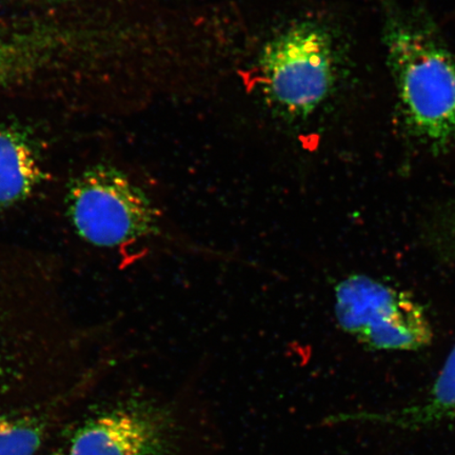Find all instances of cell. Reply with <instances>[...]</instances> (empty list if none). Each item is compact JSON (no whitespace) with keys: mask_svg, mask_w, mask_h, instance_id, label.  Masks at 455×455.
Listing matches in <instances>:
<instances>
[{"mask_svg":"<svg viewBox=\"0 0 455 455\" xmlns=\"http://www.w3.org/2000/svg\"><path fill=\"white\" fill-rule=\"evenodd\" d=\"M68 204L78 235L95 246L118 247L158 231L150 198L116 169L85 171L72 186Z\"/></svg>","mask_w":455,"mask_h":455,"instance_id":"cell-5","label":"cell"},{"mask_svg":"<svg viewBox=\"0 0 455 455\" xmlns=\"http://www.w3.org/2000/svg\"><path fill=\"white\" fill-rule=\"evenodd\" d=\"M49 455H69V454H67V453L62 452V451H57V452H54V453L49 454Z\"/></svg>","mask_w":455,"mask_h":455,"instance_id":"cell-11","label":"cell"},{"mask_svg":"<svg viewBox=\"0 0 455 455\" xmlns=\"http://www.w3.org/2000/svg\"><path fill=\"white\" fill-rule=\"evenodd\" d=\"M42 179L41 164L26 135L0 127V206L24 201Z\"/></svg>","mask_w":455,"mask_h":455,"instance_id":"cell-8","label":"cell"},{"mask_svg":"<svg viewBox=\"0 0 455 455\" xmlns=\"http://www.w3.org/2000/svg\"><path fill=\"white\" fill-rule=\"evenodd\" d=\"M332 51L327 32L312 22H300L273 38L260 59L272 105L289 117L310 116L331 90Z\"/></svg>","mask_w":455,"mask_h":455,"instance_id":"cell-3","label":"cell"},{"mask_svg":"<svg viewBox=\"0 0 455 455\" xmlns=\"http://www.w3.org/2000/svg\"><path fill=\"white\" fill-rule=\"evenodd\" d=\"M52 37L42 33L0 30V84L24 76L52 54Z\"/></svg>","mask_w":455,"mask_h":455,"instance_id":"cell-9","label":"cell"},{"mask_svg":"<svg viewBox=\"0 0 455 455\" xmlns=\"http://www.w3.org/2000/svg\"><path fill=\"white\" fill-rule=\"evenodd\" d=\"M69 455H176L175 420L159 403H126L85 423Z\"/></svg>","mask_w":455,"mask_h":455,"instance_id":"cell-6","label":"cell"},{"mask_svg":"<svg viewBox=\"0 0 455 455\" xmlns=\"http://www.w3.org/2000/svg\"><path fill=\"white\" fill-rule=\"evenodd\" d=\"M339 326L358 343L378 351H417L431 344L434 330L411 295L363 275L335 288Z\"/></svg>","mask_w":455,"mask_h":455,"instance_id":"cell-2","label":"cell"},{"mask_svg":"<svg viewBox=\"0 0 455 455\" xmlns=\"http://www.w3.org/2000/svg\"><path fill=\"white\" fill-rule=\"evenodd\" d=\"M418 431L455 424V345L430 391L422 400L379 412L343 413L334 422Z\"/></svg>","mask_w":455,"mask_h":455,"instance_id":"cell-7","label":"cell"},{"mask_svg":"<svg viewBox=\"0 0 455 455\" xmlns=\"http://www.w3.org/2000/svg\"><path fill=\"white\" fill-rule=\"evenodd\" d=\"M44 432L43 424L33 418H0V455H34Z\"/></svg>","mask_w":455,"mask_h":455,"instance_id":"cell-10","label":"cell"},{"mask_svg":"<svg viewBox=\"0 0 455 455\" xmlns=\"http://www.w3.org/2000/svg\"><path fill=\"white\" fill-rule=\"evenodd\" d=\"M384 41L406 121L435 150L455 136V60L428 27L390 7Z\"/></svg>","mask_w":455,"mask_h":455,"instance_id":"cell-1","label":"cell"},{"mask_svg":"<svg viewBox=\"0 0 455 455\" xmlns=\"http://www.w3.org/2000/svg\"><path fill=\"white\" fill-rule=\"evenodd\" d=\"M36 278L0 256V395L21 378L36 351L70 343L51 294Z\"/></svg>","mask_w":455,"mask_h":455,"instance_id":"cell-4","label":"cell"}]
</instances>
